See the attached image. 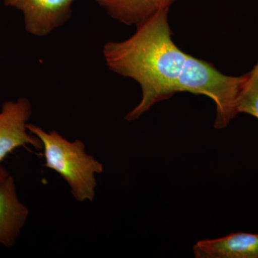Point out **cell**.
<instances>
[{
  "label": "cell",
  "mask_w": 258,
  "mask_h": 258,
  "mask_svg": "<svg viewBox=\"0 0 258 258\" xmlns=\"http://www.w3.org/2000/svg\"><path fill=\"white\" fill-rule=\"evenodd\" d=\"M169 10L158 11L124 41L108 42L103 46L109 69L134 80L142 88L141 101L125 115L128 121L138 119L157 103L180 93V84L187 74L191 55L173 41Z\"/></svg>",
  "instance_id": "obj_1"
},
{
  "label": "cell",
  "mask_w": 258,
  "mask_h": 258,
  "mask_svg": "<svg viewBox=\"0 0 258 258\" xmlns=\"http://www.w3.org/2000/svg\"><path fill=\"white\" fill-rule=\"evenodd\" d=\"M28 129L41 141L45 167L55 171L68 183L77 201L93 202L96 174L103 172V165L88 155L82 141L69 142L55 130L47 132L31 123H28Z\"/></svg>",
  "instance_id": "obj_2"
},
{
  "label": "cell",
  "mask_w": 258,
  "mask_h": 258,
  "mask_svg": "<svg viewBox=\"0 0 258 258\" xmlns=\"http://www.w3.org/2000/svg\"><path fill=\"white\" fill-rule=\"evenodd\" d=\"M31 114V103L27 98L3 103L0 111V163L17 148L31 145L37 150L42 149L41 141L28 129ZM8 174L0 166V180Z\"/></svg>",
  "instance_id": "obj_3"
},
{
  "label": "cell",
  "mask_w": 258,
  "mask_h": 258,
  "mask_svg": "<svg viewBox=\"0 0 258 258\" xmlns=\"http://www.w3.org/2000/svg\"><path fill=\"white\" fill-rule=\"evenodd\" d=\"M76 0H4L5 5L23 13L27 32L37 37L48 35L72 15Z\"/></svg>",
  "instance_id": "obj_4"
},
{
  "label": "cell",
  "mask_w": 258,
  "mask_h": 258,
  "mask_svg": "<svg viewBox=\"0 0 258 258\" xmlns=\"http://www.w3.org/2000/svg\"><path fill=\"white\" fill-rule=\"evenodd\" d=\"M29 217V210L19 200L13 176L0 180V245L11 247L16 244Z\"/></svg>",
  "instance_id": "obj_5"
},
{
  "label": "cell",
  "mask_w": 258,
  "mask_h": 258,
  "mask_svg": "<svg viewBox=\"0 0 258 258\" xmlns=\"http://www.w3.org/2000/svg\"><path fill=\"white\" fill-rule=\"evenodd\" d=\"M193 252L196 258H258V235L237 232L199 241Z\"/></svg>",
  "instance_id": "obj_6"
},
{
  "label": "cell",
  "mask_w": 258,
  "mask_h": 258,
  "mask_svg": "<svg viewBox=\"0 0 258 258\" xmlns=\"http://www.w3.org/2000/svg\"><path fill=\"white\" fill-rule=\"evenodd\" d=\"M112 18L125 25L144 23L158 11L168 8L177 0H95Z\"/></svg>",
  "instance_id": "obj_7"
},
{
  "label": "cell",
  "mask_w": 258,
  "mask_h": 258,
  "mask_svg": "<svg viewBox=\"0 0 258 258\" xmlns=\"http://www.w3.org/2000/svg\"><path fill=\"white\" fill-rule=\"evenodd\" d=\"M237 113L252 115L258 119V64L246 74L237 106Z\"/></svg>",
  "instance_id": "obj_8"
},
{
  "label": "cell",
  "mask_w": 258,
  "mask_h": 258,
  "mask_svg": "<svg viewBox=\"0 0 258 258\" xmlns=\"http://www.w3.org/2000/svg\"><path fill=\"white\" fill-rule=\"evenodd\" d=\"M258 64V63H257Z\"/></svg>",
  "instance_id": "obj_9"
}]
</instances>
